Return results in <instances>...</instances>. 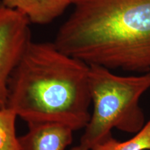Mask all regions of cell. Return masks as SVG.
<instances>
[{"label": "cell", "instance_id": "4", "mask_svg": "<svg viewBox=\"0 0 150 150\" xmlns=\"http://www.w3.org/2000/svg\"><path fill=\"white\" fill-rule=\"evenodd\" d=\"M31 22L0 1V107L6 106L8 83L13 71L31 43Z\"/></svg>", "mask_w": 150, "mask_h": 150}, {"label": "cell", "instance_id": "8", "mask_svg": "<svg viewBox=\"0 0 150 150\" xmlns=\"http://www.w3.org/2000/svg\"><path fill=\"white\" fill-rule=\"evenodd\" d=\"M18 116L8 107H0V150H21L16 133Z\"/></svg>", "mask_w": 150, "mask_h": 150}, {"label": "cell", "instance_id": "9", "mask_svg": "<svg viewBox=\"0 0 150 150\" xmlns=\"http://www.w3.org/2000/svg\"><path fill=\"white\" fill-rule=\"evenodd\" d=\"M70 150H90L87 148L83 147L82 145H81L80 144L77 146H75V147H73Z\"/></svg>", "mask_w": 150, "mask_h": 150}, {"label": "cell", "instance_id": "6", "mask_svg": "<svg viewBox=\"0 0 150 150\" xmlns=\"http://www.w3.org/2000/svg\"><path fill=\"white\" fill-rule=\"evenodd\" d=\"M6 6L18 11L35 24H47L72 6V0H0Z\"/></svg>", "mask_w": 150, "mask_h": 150}, {"label": "cell", "instance_id": "1", "mask_svg": "<svg viewBox=\"0 0 150 150\" xmlns=\"http://www.w3.org/2000/svg\"><path fill=\"white\" fill-rule=\"evenodd\" d=\"M54 43L109 70L150 72V0H72Z\"/></svg>", "mask_w": 150, "mask_h": 150}, {"label": "cell", "instance_id": "7", "mask_svg": "<svg viewBox=\"0 0 150 150\" xmlns=\"http://www.w3.org/2000/svg\"><path fill=\"white\" fill-rule=\"evenodd\" d=\"M129 139L120 141L111 136L90 150H150V119Z\"/></svg>", "mask_w": 150, "mask_h": 150}, {"label": "cell", "instance_id": "5", "mask_svg": "<svg viewBox=\"0 0 150 150\" xmlns=\"http://www.w3.org/2000/svg\"><path fill=\"white\" fill-rule=\"evenodd\" d=\"M73 132L59 123L28 125V131L20 137L21 150H65L72 144Z\"/></svg>", "mask_w": 150, "mask_h": 150}, {"label": "cell", "instance_id": "3", "mask_svg": "<svg viewBox=\"0 0 150 150\" xmlns=\"http://www.w3.org/2000/svg\"><path fill=\"white\" fill-rule=\"evenodd\" d=\"M88 85L93 108L81 145L90 149L112 136L113 129L134 134L145 125L140 101L150 89V72L121 76L106 67L91 65Z\"/></svg>", "mask_w": 150, "mask_h": 150}, {"label": "cell", "instance_id": "2", "mask_svg": "<svg viewBox=\"0 0 150 150\" xmlns=\"http://www.w3.org/2000/svg\"><path fill=\"white\" fill-rule=\"evenodd\" d=\"M88 72L87 63L54 42L31 41L9 78L6 107L27 125L84 129L91 115Z\"/></svg>", "mask_w": 150, "mask_h": 150}]
</instances>
